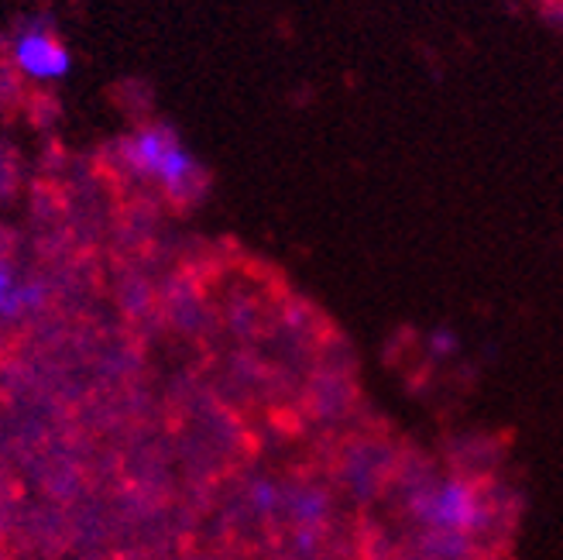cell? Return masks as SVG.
I'll return each instance as SVG.
<instances>
[{
  "label": "cell",
  "mask_w": 563,
  "mask_h": 560,
  "mask_svg": "<svg viewBox=\"0 0 563 560\" xmlns=\"http://www.w3.org/2000/svg\"><path fill=\"white\" fill-rule=\"evenodd\" d=\"M121 155L137 176L158 183L173 196H186L200 183V162L179 142V134L165 124H148L134 131L124 142Z\"/></svg>",
  "instance_id": "obj_1"
},
{
  "label": "cell",
  "mask_w": 563,
  "mask_h": 560,
  "mask_svg": "<svg viewBox=\"0 0 563 560\" xmlns=\"http://www.w3.org/2000/svg\"><path fill=\"white\" fill-rule=\"evenodd\" d=\"M14 66L35 83H59L73 73V52L45 28H24L11 45Z\"/></svg>",
  "instance_id": "obj_2"
},
{
  "label": "cell",
  "mask_w": 563,
  "mask_h": 560,
  "mask_svg": "<svg viewBox=\"0 0 563 560\" xmlns=\"http://www.w3.org/2000/svg\"><path fill=\"white\" fill-rule=\"evenodd\" d=\"M32 303H35V289L21 286L11 265L0 259V317H18L24 306H32Z\"/></svg>",
  "instance_id": "obj_3"
}]
</instances>
